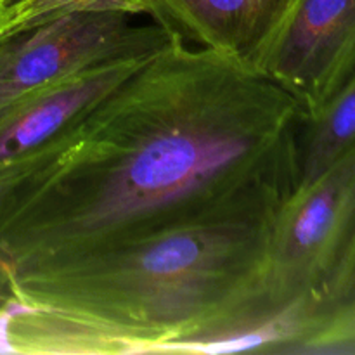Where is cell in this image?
<instances>
[{
    "label": "cell",
    "mask_w": 355,
    "mask_h": 355,
    "mask_svg": "<svg viewBox=\"0 0 355 355\" xmlns=\"http://www.w3.org/2000/svg\"><path fill=\"white\" fill-rule=\"evenodd\" d=\"M304 125L297 101L250 62L173 38L16 163L0 260L30 266L203 218L276 214L298 186Z\"/></svg>",
    "instance_id": "1"
},
{
    "label": "cell",
    "mask_w": 355,
    "mask_h": 355,
    "mask_svg": "<svg viewBox=\"0 0 355 355\" xmlns=\"http://www.w3.org/2000/svg\"><path fill=\"white\" fill-rule=\"evenodd\" d=\"M272 217L203 218L7 267L19 305L3 328V352L179 354L187 343L277 318L263 286Z\"/></svg>",
    "instance_id": "2"
},
{
    "label": "cell",
    "mask_w": 355,
    "mask_h": 355,
    "mask_svg": "<svg viewBox=\"0 0 355 355\" xmlns=\"http://www.w3.org/2000/svg\"><path fill=\"white\" fill-rule=\"evenodd\" d=\"M354 224L355 146L311 184L295 187L270 220L263 286L274 314L302 315L307 333Z\"/></svg>",
    "instance_id": "3"
},
{
    "label": "cell",
    "mask_w": 355,
    "mask_h": 355,
    "mask_svg": "<svg viewBox=\"0 0 355 355\" xmlns=\"http://www.w3.org/2000/svg\"><path fill=\"white\" fill-rule=\"evenodd\" d=\"M173 37L123 6L55 17L0 42V114L51 83L118 58L165 47Z\"/></svg>",
    "instance_id": "4"
},
{
    "label": "cell",
    "mask_w": 355,
    "mask_h": 355,
    "mask_svg": "<svg viewBox=\"0 0 355 355\" xmlns=\"http://www.w3.org/2000/svg\"><path fill=\"white\" fill-rule=\"evenodd\" d=\"M246 62L314 120L355 73V0H293Z\"/></svg>",
    "instance_id": "5"
},
{
    "label": "cell",
    "mask_w": 355,
    "mask_h": 355,
    "mask_svg": "<svg viewBox=\"0 0 355 355\" xmlns=\"http://www.w3.org/2000/svg\"><path fill=\"white\" fill-rule=\"evenodd\" d=\"M162 49L97 62L7 107L0 114V170L16 165L59 137Z\"/></svg>",
    "instance_id": "6"
},
{
    "label": "cell",
    "mask_w": 355,
    "mask_h": 355,
    "mask_svg": "<svg viewBox=\"0 0 355 355\" xmlns=\"http://www.w3.org/2000/svg\"><path fill=\"white\" fill-rule=\"evenodd\" d=\"M293 0H123L125 9L193 47L248 61Z\"/></svg>",
    "instance_id": "7"
},
{
    "label": "cell",
    "mask_w": 355,
    "mask_h": 355,
    "mask_svg": "<svg viewBox=\"0 0 355 355\" xmlns=\"http://www.w3.org/2000/svg\"><path fill=\"white\" fill-rule=\"evenodd\" d=\"M355 146V73L302 128L298 186H307Z\"/></svg>",
    "instance_id": "8"
},
{
    "label": "cell",
    "mask_w": 355,
    "mask_h": 355,
    "mask_svg": "<svg viewBox=\"0 0 355 355\" xmlns=\"http://www.w3.org/2000/svg\"><path fill=\"white\" fill-rule=\"evenodd\" d=\"M118 6L123 0H10L0 10V42L66 14Z\"/></svg>",
    "instance_id": "9"
},
{
    "label": "cell",
    "mask_w": 355,
    "mask_h": 355,
    "mask_svg": "<svg viewBox=\"0 0 355 355\" xmlns=\"http://www.w3.org/2000/svg\"><path fill=\"white\" fill-rule=\"evenodd\" d=\"M355 352V298L315 322L290 354Z\"/></svg>",
    "instance_id": "10"
},
{
    "label": "cell",
    "mask_w": 355,
    "mask_h": 355,
    "mask_svg": "<svg viewBox=\"0 0 355 355\" xmlns=\"http://www.w3.org/2000/svg\"><path fill=\"white\" fill-rule=\"evenodd\" d=\"M355 298V224L350 232L349 243L345 246V252H343L342 260L338 263V269H336L335 276H333L331 284L328 288V293H326L324 302H322L321 312H319L315 322L321 321L324 315H328L329 312L335 311V309L342 307L347 302L354 300Z\"/></svg>",
    "instance_id": "11"
},
{
    "label": "cell",
    "mask_w": 355,
    "mask_h": 355,
    "mask_svg": "<svg viewBox=\"0 0 355 355\" xmlns=\"http://www.w3.org/2000/svg\"><path fill=\"white\" fill-rule=\"evenodd\" d=\"M14 307H16V298H14L9 269L0 260V354H3V328Z\"/></svg>",
    "instance_id": "12"
},
{
    "label": "cell",
    "mask_w": 355,
    "mask_h": 355,
    "mask_svg": "<svg viewBox=\"0 0 355 355\" xmlns=\"http://www.w3.org/2000/svg\"><path fill=\"white\" fill-rule=\"evenodd\" d=\"M19 177V166H9V168L0 170V211H2L3 205L9 200L10 193H12V189L16 187Z\"/></svg>",
    "instance_id": "13"
},
{
    "label": "cell",
    "mask_w": 355,
    "mask_h": 355,
    "mask_svg": "<svg viewBox=\"0 0 355 355\" xmlns=\"http://www.w3.org/2000/svg\"><path fill=\"white\" fill-rule=\"evenodd\" d=\"M9 2H10V0H0V10H2L3 7H6Z\"/></svg>",
    "instance_id": "14"
}]
</instances>
